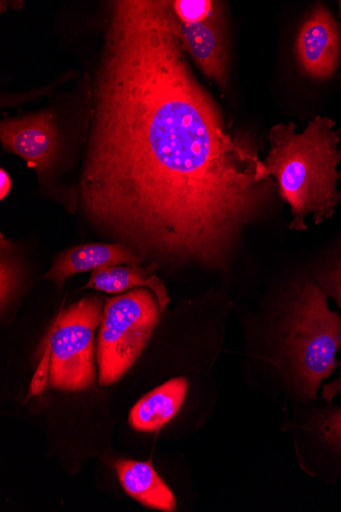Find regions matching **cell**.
I'll list each match as a JSON object with an SVG mask.
<instances>
[{"instance_id": "18", "label": "cell", "mask_w": 341, "mask_h": 512, "mask_svg": "<svg viewBox=\"0 0 341 512\" xmlns=\"http://www.w3.org/2000/svg\"><path fill=\"white\" fill-rule=\"evenodd\" d=\"M341 391V378H339L337 381L328 384L324 387L323 391V398L326 399L328 402H331V400Z\"/></svg>"}, {"instance_id": "1", "label": "cell", "mask_w": 341, "mask_h": 512, "mask_svg": "<svg viewBox=\"0 0 341 512\" xmlns=\"http://www.w3.org/2000/svg\"><path fill=\"white\" fill-rule=\"evenodd\" d=\"M184 53L172 2L112 4L80 202L90 224L144 260L220 270L275 185Z\"/></svg>"}, {"instance_id": "10", "label": "cell", "mask_w": 341, "mask_h": 512, "mask_svg": "<svg viewBox=\"0 0 341 512\" xmlns=\"http://www.w3.org/2000/svg\"><path fill=\"white\" fill-rule=\"evenodd\" d=\"M187 393V381L173 379L140 399L132 408L129 424L138 432L160 430L180 410Z\"/></svg>"}, {"instance_id": "9", "label": "cell", "mask_w": 341, "mask_h": 512, "mask_svg": "<svg viewBox=\"0 0 341 512\" xmlns=\"http://www.w3.org/2000/svg\"><path fill=\"white\" fill-rule=\"evenodd\" d=\"M179 30L184 52L224 88L228 79L224 19L194 24L179 21Z\"/></svg>"}, {"instance_id": "8", "label": "cell", "mask_w": 341, "mask_h": 512, "mask_svg": "<svg viewBox=\"0 0 341 512\" xmlns=\"http://www.w3.org/2000/svg\"><path fill=\"white\" fill-rule=\"evenodd\" d=\"M145 260L124 244H86L59 254L44 279L61 289L75 274L96 271L111 266H140Z\"/></svg>"}, {"instance_id": "15", "label": "cell", "mask_w": 341, "mask_h": 512, "mask_svg": "<svg viewBox=\"0 0 341 512\" xmlns=\"http://www.w3.org/2000/svg\"><path fill=\"white\" fill-rule=\"evenodd\" d=\"M319 428L324 439L341 450V407L324 415Z\"/></svg>"}, {"instance_id": "13", "label": "cell", "mask_w": 341, "mask_h": 512, "mask_svg": "<svg viewBox=\"0 0 341 512\" xmlns=\"http://www.w3.org/2000/svg\"><path fill=\"white\" fill-rule=\"evenodd\" d=\"M173 12L182 23H203L223 18L220 3L210 0H176L172 2Z\"/></svg>"}, {"instance_id": "14", "label": "cell", "mask_w": 341, "mask_h": 512, "mask_svg": "<svg viewBox=\"0 0 341 512\" xmlns=\"http://www.w3.org/2000/svg\"><path fill=\"white\" fill-rule=\"evenodd\" d=\"M316 278L325 295L332 298L341 309V257L320 269Z\"/></svg>"}, {"instance_id": "17", "label": "cell", "mask_w": 341, "mask_h": 512, "mask_svg": "<svg viewBox=\"0 0 341 512\" xmlns=\"http://www.w3.org/2000/svg\"><path fill=\"white\" fill-rule=\"evenodd\" d=\"M15 261H11L3 254L2 257V304L3 307L9 301L18 282V267Z\"/></svg>"}, {"instance_id": "20", "label": "cell", "mask_w": 341, "mask_h": 512, "mask_svg": "<svg viewBox=\"0 0 341 512\" xmlns=\"http://www.w3.org/2000/svg\"><path fill=\"white\" fill-rule=\"evenodd\" d=\"M339 4H340V11H341V2Z\"/></svg>"}, {"instance_id": "6", "label": "cell", "mask_w": 341, "mask_h": 512, "mask_svg": "<svg viewBox=\"0 0 341 512\" xmlns=\"http://www.w3.org/2000/svg\"><path fill=\"white\" fill-rule=\"evenodd\" d=\"M0 141L6 151L24 159L40 175L52 169L60 152L58 127L47 111L4 119Z\"/></svg>"}, {"instance_id": "3", "label": "cell", "mask_w": 341, "mask_h": 512, "mask_svg": "<svg viewBox=\"0 0 341 512\" xmlns=\"http://www.w3.org/2000/svg\"><path fill=\"white\" fill-rule=\"evenodd\" d=\"M286 348L302 392L315 399L322 382L338 366L336 355L341 348V318L330 309L317 283L306 282L292 301Z\"/></svg>"}, {"instance_id": "19", "label": "cell", "mask_w": 341, "mask_h": 512, "mask_svg": "<svg viewBox=\"0 0 341 512\" xmlns=\"http://www.w3.org/2000/svg\"><path fill=\"white\" fill-rule=\"evenodd\" d=\"M0 174H2V192H0V194H2V200H5V198L10 194V191L12 189V180L9 176V174L4 170L2 169V172H0Z\"/></svg>"}, {"instance_id": "4", "label": "cell", "mask_w": 341, "mask_h": 512, "mask_svg": "<svg viewBox=\"0 0 341 512\" xmlns=\"http://www.w3.org/2000/svg\"><path fill=\"white\" fill-rule=\"evenodd\" d=\"M161 314L158 298L146 288L107 300L96 348L102 386L124 377L148 346Z\"/></svg>"}, {"instance_id": "12", "label": "cell", "mask_w": 341, "mask_h": 512, "mask_svg": "<svg viewBox=\"0 0 341 512\" xmlns=\"http://www.w3.org/2000/svg\"><path fill=\"white\" fill-rule=\"evenodd\" d=\"M159 267L152 263L149 267L111 266L93 271L84 289H93L109 294L123 293L129 290L146 288L158 298L162 313L170 303L166 287L161 279L154 275Z\"/></svg>"}, {"instance_id": "5", "label": "cell", "mask_w": 341, "mask_h": 512, "mask_svg": "<svg viewBox=\"0 0 341 512\" xmlns=\"http://www.w3.org/2000/svg\"><path fill=\"white\" fill-rule=\"evenodd\" d=\"M104 310L103 301L92 296L58 316L46 345L51 349L50 384L54 389L76 392L94 384V335Z\"/></svg>"}, {"instance_id": "2", "label": "cell", "mask_w": 341, "mask_h": 512, "mask_svg": "<svg viewBox=\"0 0 341 512\" xmlns=\"http://www.w3.org/2000/svg\"><path fill=\"white\" fill-rule=\"evenodd\" d=\"M334 125L331 119L318 116L301 133L291 122L270 130V151L264 164L290 207L291 229L305 230L310 216L321 224L332 218L341 202L337 170L341 155Z\"/></svg>"}, {"instance_id": "11", "label": "cell", "mask_w": 341, "mask_h": 512, "mask_svg": "<svg viewBox=\"0 0 341 512\" xmlns=\"http://www.w3.org/2000/svg\"><path fill=\"white\" fill-rule=\"evenodd\" d=\"M115 468L126 493L146 507L174 511L176 498L151 462L118 460Z\"/></svg>"}, {"instance_id": "16", "label": "cell", "mask_w": 341, "mask_h": 512, "mask_svg": "<svg viewBox=\"0 0 341 512\" xmlns=\"http://www.w3.org/2000/svg\"><path fill=\"white\" fill-rule=\"evenodd\" d=\"M51 374V349L46 346L30 386V395L39 396L46 388Z\"/></svg>"}, {"instance_id": "7", "label": "cell", "mask_w": 341, "mask_h": 512, "mask_svg": "<svg viewBox=\"0 0 341 512\" xmlns=\"http://www.w3.org/2000/svg\"><path fill=\"white\" fill-rule=\"evenodd\" d=\"M297 52L303 70L313 78L327 79L336 71L340 36L334 18L325 7H317L303 25Z\"/></svg>"}]
</instances>
